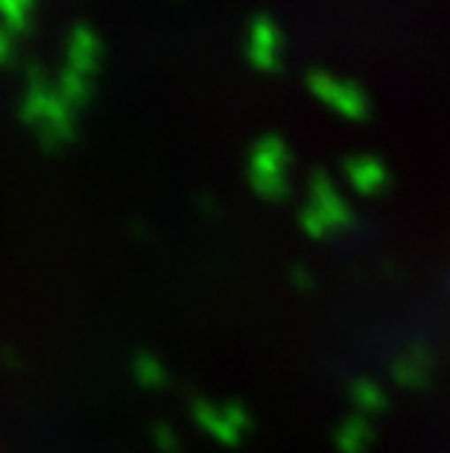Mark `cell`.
Masks as SVG:
<instances>
[{
	"label": "cell",
	"instance_id": "ba28073f",
	"mask_svg": "<svg viewBox=\"0 0 450 453\" xmlns=\"http://www.w3.org/2000/svg\"><path fill=\"white\" fill-rule=\"evenodd\" d=\"M15 56V44H12V35L6 30H0V65H9Z\"/></svg>",
	"mask_w": 450,
	"mask_h": 453
},
{
	"label": "cell",
	"instance_id": "6da1fadb",
	"mask_svg": "<svg viewBox=\"0 0 450 453\" xmlns=\"http://www.w3.org/2000/svg\"><path fill=\"white\" fill-rule=\"evenodd\" d=\"M21 118L35 132V138L42 141L44 150H62L65 143L76 138V118H80V111H73L68 100L59 94V88H53L44 80V73L33 67L30 88H27L21 103Z\"/></svg>",
	"mask_w": 450,
	"mask_h": 453
},
{
	"label": "cell",
	"instance_id": "3957f363",
	"mask_svg": "<svg viewBox=\"0 0 450 453\" xmlns=\"http://www.w3.org/2000/svg\"><path fill=\"white\" fill-rule=\"evenodd\" d=\"M103 65V42L94 35L88 27H76L68 42V67L76 73L94 80V73Z\"/></svg>",
	"mask_w": 450,
	"mask_h": 453
},
{
	"label": "cell",
	"instance_id": "5b68a950",
	"mask_svg": "<svg viewBox=\"0 0 450 453\" xmlns=\"http://www.w3.org/2000/svg\"><path fill=\"white\" fill-rule=\"evenodd\" d=\"M132 374L147 392H161L170 383V372L167 365L158 360L156 354H138L135 363H132Z\"/></svg>",
	"mask_w": 450,
	"mask_h": 453
},
{
	"label": "cell",
	"instance_id": "7a4b0ae2",
	"mask_svg": "<svg viewBox=\"0 0 450 453\" xmlns=\"http://www.w3.org/2000/svg\"><path fill=\"white\" fill-rule=\"evenodd\" d=\"M194 418L214 441L225 448H234L248 436V427H252V418L248 412L234 401H210V398H199L194 403Z\"/></svg>",
	"mask_w": 450,
	"mask_h": 453
},
{
	"label": "cell",
	"instance_id": "8992f818",
	"mask_svg": "<svg viewBox=\"0 0 450 453\" xmlns=\"http://www.w3.org/2000/svg\"><path fill=\"white\" fill-rule=\"evenodd\" d=\"M33 9H35V0H0V18H4L9 30H15V33L30 30Z\"/></svg>",
	"mask_w": 450,
	"mask_h": 453
},
{
	"label": "cell",
	"instance_id": "277c9868",
	"mask_svg": "<svg viewBox=\"0 0 450 453\" xmlns=\"http://www.w3.org/2000/svg\"><path fill=\"white\" fill-rule=\"evenodd\" d=\"M272 147L275 143H263L252 158V181L263 196H278L284 188V179H281V173H278L281 156H275Z\"/></svg>",
	"mask_w": 450,
	"mask_h": 453
},
{
	"label": "cell",
	"instance_id": "52a82bcc",
	"mask_svg": "<svg viewBox=\"0 0 450 453\" xmlns=\"http://www.w3.org/2000/svg\"><path fill=\"white\" fill-rule=\"evenodd\" d=\"M156 445L164 453H179V433L167 424H158L156 427Z\"/></svg>",
	"mask_w": 450,
	"mask_h": 453
}]
</instances>
